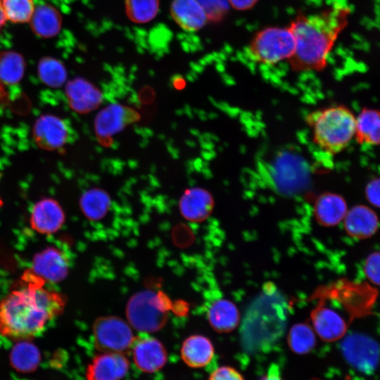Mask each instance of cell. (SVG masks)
Listing matches in <instances>:
<instances>
[{
	"mask_svg": "<svg viewBox=\"0 0 380 380\" xmlns=\"http://www.w3.org/2000/svg\"><path fill=\"white\" fill-rule=\"evenodd\" d=\"M23 279L25 284L0 302V334L16 341L38 336L65 304L62 295L44 287L45 281L30 270Z\"/></svg>",
	"mask_w": 380,
	"mask_h": 380,
	"instance_id": "1",
	"label": "cell"
},
{
	"mask_svg": "<svg viewBox=\"0 0 380 380\" xmlns=\"http://www.w3.org/2000/svg\"><path fill=\"white\" fill-rule=\"evenodd\" d=\"M350 10L332 6L318 13H298L291 22L296 41L293 54L288 59L295 72L322 71L338 36L348 23Z\"/></svg>",
	"mask_w": 380,
	"mask_h": 380,
	"instance_id": "2",
	"label": "cell"
},
{
	"mask_svg": "<svg viewBox=\"0 0 380 380\" xmlns=\"http://www.w3.org/2000/svg\"><path fill=\"white\" fill-rule=\"evenodd\" d=\"M287 304L276 287L265 286L246 310L241 338L248 351H265L283 335L287 322Z\"/></svg>",
	"mask_w": 380,
	"mask_h": 380,
	"instance_id": "3",
	"label": "cell"
},
{
	"mask_svg": "<svg viewBox=\"0 0 380 380\" xmlns=\"http://www.w3.org/2000/svg\"><path fill=\"white\" fill-rule=\"evenodd\" d=\"M305 122L312 128L314 143L332 155L345 149L355 136L356 118L343 106L310 112L306 115Z\"/></svg>",
	"mask_w": 380,
	"mask_h": 380,
	"instance_id": "4",
	"label": "cell"
},
{
	"mask_svg": "<svg viewBox=\"0 0 380 380\" xmlns=\"http://www.w3.org/2000/svg\"><path fill=\"white\" fill-rule=\"evenodd\" d=\"M167 304L160 294L145 290L133 295L126 307L129 324L141 333L161 329L167 322Z\"/></svg>",
	"mask_w": 380,
	"mask_h": 380,
	"instance_id": "5",
	"label": "cell"
},
{
	"mask_svg": "<svg viewBox=\"0 0 380 380\" xmlns=\"http://www.w3.org/2000/svg\"><path fill=\"white\" fill-rule=\"evenodd\" d=\"M295 49V38L289 26L265 27L255 34L248 46L252 59L265 65L289 59Z\"/></svg>",
	"mask_w": 380,
	"mask_h": 380,
	"instance_id": "6",
	"label": "cell"
},
{
	"mask_svg": "<svg viewBox=\"0 0 380 380\" xmlns=\"http://www.w3.org/2000/svg\"><path fill=\"white\" fill-rule=\"evenodd\" d=\"M93 335L95 346L101 353L123 354L132 349L136 338L130 324L116 316L97 318Z\"/></svg>",
	"mask_w": 380,
	"mask_h": 380,
	"instance_id": "7",
	"label": "cell"
},
{
	"mask_svg": "<svg viewBox=\"0 0 380 380\" xmlns=\"http://www.w3.org/2000/svg\"><path fill=\"white\" fill-rule=\"evenodd\" d=\"M341 347L345 359L360 372L367 373L373 371L379 362L378 345L365 336L350 335L344 339Z\"/></svg>",
	"mask_w": 380,
	"mask_h": 380,
	"instance_id": "8",
	"label": "cell"
},
{
	"mask_svg": "<svg viewBox=\"0 0 380 380\" xmlns=\"http://www.w3.org/2000/svg\"><path fill=\"white\" fill-rule=\"evenodd\" d=\"M139 115L134 109L121 103H113L101 108L94 120V129L98 138L105 140L123 130L137 121Z\"/></svg>",
	"mask_w": 380,
	"mask_h": 380,
	"instance_id": "9",
	"label": "cell"
},
{
	"mask_svg": "<svg viewBox=\"0 0 380 380\" xmlns=\"http://www.w3.org/2000/svg\"><path fill=\"white\" fill-rule=\"evenodd\" d=\"M70 129L68 123L62 118L46 114L34 122L32 136L35 144L46 151H54L67 144Z\"/></svg>",
	"mask_w": 380,
	"mask_h": 380,
	"instance_id": "10",
	"label": "cell"
},
{
	"mask_svg": "<svg viewBox=\"0 0 380 380\" xmlns=\"http://www.w3.org/2000/svg\"><path fill=\"white\" fill-rule=\"evenodd\" d=\"M142 334L143 336L136 337L132 347L133 360L141 371L153 373L165 365L167 353L160 341Z\"/></svg>",
	"mask_w": 380,
	"mask_h": 380,
	"instance_id": "11",
	"label": "cell"
},
{
	"mask_svg": "<svg viewBox=\"0 0 380 380\" xmlns=\"http://www.w3.org/2000/svg\"><path fill=\"white\" fill-rule=\"evenodd\" d=\"M68 270L65 253L56 247H49L34 255L30 271L45 282L56 283L67 277Z\"/></svg>",
	"mask_w": 380,
	"mask_h": 380,
	"instance_id": "12",
	"label": "cell"
},
{
	"mask_svg": "<svg viewBox=\"0 0 380 380\" xmlns=\"http://www.w3.org/2000/svg\"><path fill=\"white\" fill-rule=\"evenodd\" d=\"M310 317L317 334L324 341L333 342L341 338L346 333L348 322L326 303L319 299Z\"/></svg>",
	"mask_w": 380,
	"mask_h": 380,
	"instance_id": "13",
	"label": "cell"
},
{
	"mask_svg": "<svg viewBox=\"0 0 380 380\" xmlns=\"http://www.w3.org/2000/svg\"><path fill=\"white\" fill-rule=\"evenodd\" d=\"M65 93L69 106L78 113H87L94 110L100 106L103 100L101 90L91 82L82 77L68 82Z\"/></svg>",
	"mask_w": 380,
	"mask_h": 380,
	"instance_id": "14",
	"label": "cell"
},
{
	"mask_svg": "<svg viewBox=\"0 0 380 380\" xmlns=\"http://www.w3.org/2000/svg\"><path fill=\"white\" fill-rule=\"evenodd\" d=\"M129 368V360L124 354L101 353L89 364L86 380H121Z\"/></svg>",
	"mask_w": 380,
	"mask_h": 380,
	"instance_id": "15",
	"label": "cell"
},
{
	"mask_svg": "<svg viewBox=\"0 0 380 380\" xmlns=\"http://www.w3.org/2000/svg\"><path fill=\"white\" fill-rule=\"evenodd\" d=\"M65 222V213L60 204L53 198H43L36 203L30 216L32 228L38 233L56 232Z\"/></svg>",
	"mask_w": 380,
	"mask_h": 380,
	"instance_id": "16",
	"label": "cell"
},
{
	"mask_svg": "<svg viewBox=\"0 0 380 380\" xmlns=\"http://www.w3.org/2000/svg\"><path fill=\"white\" fill-rule=\"evenodd\" d=\"M179 210L187 220L202 222L211 214L214 208L212 194L201 187L186 189L179 200Z\"/></svg>",
	"mask_w": 380,
	"mask_h": 380,
	"instance_id": "17",
	"label": "cell"
},
{
	"mask_svg": "<svg viewBox=\"0 0 380 380\" xmlns=\"http://www.w3.org/2000/svg\"><path fill=\"white\" fill-rule=\"evenodd\" d=\"M170 14L181 28L189 32L199 30L208 21L206 12L198 0H173Z\"/></svg>",
	"mask_w": 380,
	"mask_h": 380,
	"instance_id": "18",
	"label": "cell"
},
{
	"mask_svg": "<svg viewBox=\"0 0 380 380\" xmlns=\"http://www.w3.org/2000/svg\"><path fill=\"white\" fill-rule=\"evenodd\" d=\"M343 220L347 234L359 239L373 236L379 227L377 215L373 210L365 205L353 207L347 211Z\"/></svg>",
	"mask_w": 380,
	"mask_h": 380,
	"instance_id": "19",
	"label": "cell"
},
{
	"mask_svg": "<svg viewBox=\"0 0 380 380\" xmlns=\"http://www.w3.org/2000/svg\"><path fill=\"white\" fill-rule=\"evenodd\" d=\"M344 198L338 194L324 192L315 200L313 213L317 222L325 227H332L343 220L347 213Z\"/></svg>",
	"mask_w": 380,
	"mask_h": 380,
	"instance_id": "20",
	"label": "cell"
},
{
	"mask_svg": "<svg viewBox=\"0 0 380 380\" xmlns=\"http://www.w3.org/2000/svg\"><path fill=\"white\" fill-rule=\"evenodd\" d=\"M184 362L192 368L206 366L214 356L213 346L207 337L193 335L184 340L180 350Z\"/></svg>",
	"mask_w": 380,
	"mask_h": 380,
	"instance_id": "21",
	"label": "cell"
},
{
	"mask_svg": "<svg viewBox=\"0 0 380 380\" xmlns=\"http://www.w3.org/2000/svg\"><path fill=\"white\" fill-rule=\"evenodd\" d=\"M208 319L215 331L228 333L239 325L240 315L236 306L232 301L221 298L210 305Z\"/></svg>",
	"mask_w": 380,
	"mask_h": 380,
	"instance_id": "22",
	"label": "cell"
},
{
	"mask_svg": "<svg viewBox=\"0 0 380 380\" xmlns=\"http://www.w3.org/2000/svg\"><path fill=\"white\" fill-rule=\"evenodd\" d=\"M30 22L34 33L43 38L56 36L60 32L62 24L59 12L48 4L35 8Z\"/></svg>",
	"mask_w": 380,
	"mask_h": 380,
	"instance_id": "23",
	"label": "cell"
},
{
	"mask_svg": "<svg viewBox=\"0 0 380 380\" xmlns=\"http://www.w3.org/2000/svg\"><path fill=\"white\" fill-rule=\"evenodd\" d=\"M355 137L360 144H379L380 111L363 108L356 118Z\"/></svg>",
	"mask_w": 380,
	"mask_h": 380,
	"instance_id": "24",
	"label": "cell"
},
{
	"mask_svg": "<svg viewBox=\"0 0 380 380\" xmlns=\"http://www.w3.org/2000/svg\"><path fill=\"white\" fill-rule=\"evenodd\" d=\"M111 200L109 194L100 188H91L84 191L80 199V207L89 220L103 218L109 210Z\"/></svg>",
	"mask_w": 380,
	"mask_h": 380,
	"instance_id": "25",
	"label": "cell"
},
{
	"mask_svg": "<svg viewBox=\"0 0 380 380\" xmlns=\"http://www.w3.org/2000/svg\"><path fill=\"white\" fill-rule=\"evenodd\" d=\"M25 61L20 53L5 51L0 53V82L7 85L18 83L23 77Z\"/></svg>",
	"mask_w": 380,
	"mask_h": 380,
	"instance_id": "26",
	"label": "cell"
},
{
	"mask_svg": "<svg viewBox=\"0 0 380 380\" xmlns=\"http://www.w3.org/2000/svg\"><path fill=\"white\" fill-rule=\"evenodd\" d=\"M11 361L13 367L19 372L34 371L40 361L39 351L28 340L19 341L11 350Z\"/></svg>",
	"mask_w": 380,
	"mask_h": 380,
	"instance_id": "27",
	"label": "cell"
},
{
	"mask_svg": "<svg viewBox=\"0 0 380 380\" xmlns=\"http://www.w3.org/2000/svg\"><path fill=\"white\" fill-rule=\"evenodd\" d=\"M37 70L41 81L50 87H61L66 82V68L63 63L55 58L46 56L40 59Z\"/></svg>",
	"mask_w": 380,
	"mask_h": 380,
	"instance_id": "28",
	"label": "cell"
},
{
	"mask_svg": "<svg viewBox=\"0 0 380 380\" xmlns=\"http://www.w3.org/2000/svg\"><path fill=\"white\" fill-rule=\"evenodd\" d=\"M287 342L290 349L295 353L304 355L310 353L315 346L316 338L310 326L298 323L289 330Z\"/></svg>",
	"mask_w": 380,
	"mask_h": 380,
	"instance_id": "29",
	"label": "cell"
},
{
	"mask_svg": "<svg viewBox=\"0 0 380 380\" xmlns=\"http://www.w3.org/2000/svg\"><path fill=\"white\" fill-rule=\"evenodd\" d=\"M159 10V0H125L126 13L134 23H146L152 20Z\"/></svg>",
	"mask_w": 380,
	"mask_h": 380,
	"instance_id": "30",
	"label": "cell"
},
{
	"mask_svg": "<svg viewBox=\"0 0 380 380\" xmlns=\"http://www.w3.org/2000/svg\"><path fill=\"white\" fill-rule=\"evenodd\" d=\"M6 20L15 23L30 22L35 7L33 0H1Z\"/></svg>",
	"mask_w": 380,
	"mask_h": 380,
	"instance_id": "31",
	"label": "cell"
},
{
	"mask_svg": "<svg viewBox=\"0 0 380 380\" xmlns=\"http://www.w3.org/2000/svg\"><path fill=\"white\" fill-rule=\"evenodd\" d=\"M205 9L208 20L214 23L221 21L229 11L227 0H198Z\"/></svg>",
	"mask_w": 380,
	"mask_h": 380,
	"instance_id": "32",
	"label": "cell"
},
{
	"mask_svg": "<svg viewBox=\"0 0 380 380\" xmlns=\"http://www.w3.org/2000/svg\"><path fill=\"white\" fill-rule=\"evenodd\" d=\"M365 272L372 283L380 285V252L374 253L367 258Z\"/></svg>",
	"mask_w": 380,
	"mask_h": 380,
	"instance_id": "33",
	"label": "cell"
},
{
	"mask_svg": "<svg viewBox=\"0 0 380 380\" xmlns=\"http://www.w3.org/2000/svg\"><path fill=\"white\" fill-rule=\"evenodd\" d=\"M208 380H244L242 375L234 368L222 366L213 371Z\"/></svg>",
	"mask_w": 380,
	"mask_h": 380,
	"instance_id": "34",
	"label": "cell"
},
{
	"mask_svg": "<svg viewBox=\"0 0 380 380\" xmlns=\"http://www.w3.org/2000/svg\"><path fill=\"white\" fill-rule=\"evenodd\" d=\"M365 193L368 201L380 208V178L372 180L367 184Z\"/></svg>",
	"mask_w": 380,
	"mask_h": 380,
	"instance_id": "35",
	"label": "cell"
},
{
	"mask_svg": "<svg viewBox=\"0 0 380 380\" xmlns=\"http://www.w3.org/2000/svg\"><path fill=\"white\" fill-rule=\"evenodd\" d=\"M229 5L237 11H247L252 8L258 0H227Z\"/></svg>",
	"mask_w": 380,
	"mask_h": 380,
	"instance_id": "36",
	"label": "cell"
},
{
	"mask_svg": "<svg viewBox=\"0 0 380 380\" xmlns=\"http://www.w3.org/2000/svg\"><path fill=\"white\" fill-rule=\"evenodd\" d=\"M259 380H284L281 374L279 368L276 365H272L266 374Z\"/></svg>",
	"mask_w": 380,
	"mask_h": 380,
	"instance_id": "37",
	"label": "cell"
},
{
	"mask_svg": "<svg viewBox=\"0 0 380 380\" xmlns=\"http://www.w3.org/2000/svg\"><path fill=\"white\" fill-rule=\"evenodd\" d=\"M6 21V18L2 7L1 1L0 0V32L4 25H5Z\"/></svg>",
	"mask_w": 380,
	"mask_h": 380,
	"instance_id": "38",
	"label": "cell"
},
{
	"mask_svg": "<svg viewBox=\"0 0 380 380\" xmlns=\"http://www.w3.org/2000/svg\"><path fill=\"white\" fill-rule=\"evenodd\" d=\"M6 99V91L2 86V83L0 82V102L4 101Z\"/></svg>",
	"mask_w": 380,
	"mask_h": 380,
	"instance_id": "39",
	"label": "cell"
},
{
	"mask_svg": "<svg viewBox=\"0 0 380 380\" xmlns=\"http://www.w3.org/2000/svg\"><path fill=\"white\" fill-rule=\"evenodd\" d=\"M1 204H2V201H1V200L0 198V205H1Z\"/></svg>",
	"mask_w": 380,
	"mask_h": 380,
	"instance_id": "40",
	"label": "cell"
}]
</instances>
